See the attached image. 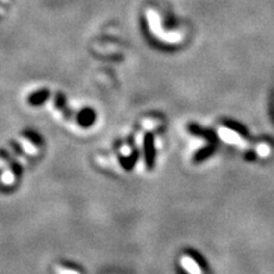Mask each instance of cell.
Wrapping results in <instances>:
<instances>
[{"label": "cell", "instance_id": "cell-8", "mask_svg": "<svg viewBox=\"0 0 274 274\" xmlns=\"http://www.w3.org/2000/svg\"><path fill=\"white\" fill-rule=\"evenodd\" d=\"M121 154L124 155V156H129V155H131V148L127 145L122 146V148H121Z\"/></svg>", "mask_w": 274, "mask_h": 274}, {"label": "cell", "instance_id": "cell-1", "mask_svg": "<svg viewBox=\"0 0 274 274\" xmlns=\"http://www.w3.org/2000/svg\"><path fill=\"white\" fill-rule=\"evenodd\" d=\"M219 136L222 141L227 142L230 145H236L239 148H247V142L244 141L243 137L237 132L232 131V129L227 128V127H220L219 128Z\"/></svg>", "mask_w": 274, "mask_h": 274}, {"label": "cell", "instance_id": "cell-3", "mask_svg": "<svg viewBox=\"0 0 274 274\" xmlns=\"http://www.w3.org/2000/svg\"><path fill=\"white\" fill-rule=\"evenodd\" d=\"M19 145H21V149L25 151V154H29V155H37V146L34 145L33 141H31L29 139H23L22 142H19Z\"/></svg>", "mask_w": 274, "mask_h": 274}, {"label": "cell", "instance_id": "cell-9", "mask_svg": "<svg viewBox=\"0 0 274 274\" xmlns=\"http://www.w3.org/2000/svg\"><path fill=\"white\" fill-rule=\"evenodd\" d=\"M0 8H6V5L1 1V0H0Z\"/></svg>", "mask_w": 274, "mask_h": 274}, {"label": "cell", "instance_id": "cell-5", "mask_svg": "<svg viewBox=\"0 0 274 274\" xmlns=\"http://www.w3.org/2000/svg\"><path fill=\"white\" fill-rule=\"evenodd\" d=\"M46 96V93H36V94H33V96L29 98V100H31V103H33V104H37V103H41V100H43Z\"/></svg>", "mask_w": 274, "mask_h": 274}, {"label": "cell", "instance_id": "cell-4", "mask_svg": "<svg viewBox=\"0 0 274 274\" xmlns=\"http://www.w3.org/2000/svg\"><path fill=\"white\" fill-rule=\"evenodd\" d=\"M256 150V154L259 155L260 157H267L269 156V154H271V148H269V145H267V144H259L258 146L255 148Z\"/></svg>", "mask_w": 274, "mask_h": 274}, {"label": "cell", "instance_id": "cell-2", "mask_svg": "<svg viewBox=\"0 0 274 274\" xmlns=\"http://www.w3.org/2000/svg\"><path fill=\"white\" fill-rule=\"evenodd\" d=\"M180 265L189 274H202V268L199 267L198 262L191 255H183L180 258Z\"/></svg>", "mask_w": 274, "mask_h": 274}, {"label": "cell", "instance_id": "cell-6", "mask_svg": "<svg viewBox=\"0 0 274 274\" xmlns=\"http://www.w3.org/2000/svg\"><path fill=\"white\" fill-rule=\"evenodd\" d=\"M57 273L59 274H80L75 269H71V268H62V267H57Z\"/></svg>", "mask_w": 274, "mask_h": 274}, {"label": "cell", "instance_id": "cell-7", "mask_svg": "<svg viewBox=\"0 0 274 274\" xmlns=\"http://www.w3.org/2000/svg\"><path fill=\"white\" fill-rule=\"evenodd\" d=\"M157 125L159 124H157L156 121H145V122L142 124V126H144V128H146V129H152V128H155Z\"/></svg>", "mask_w": 274, "mask_h": 274}]
</instances>
